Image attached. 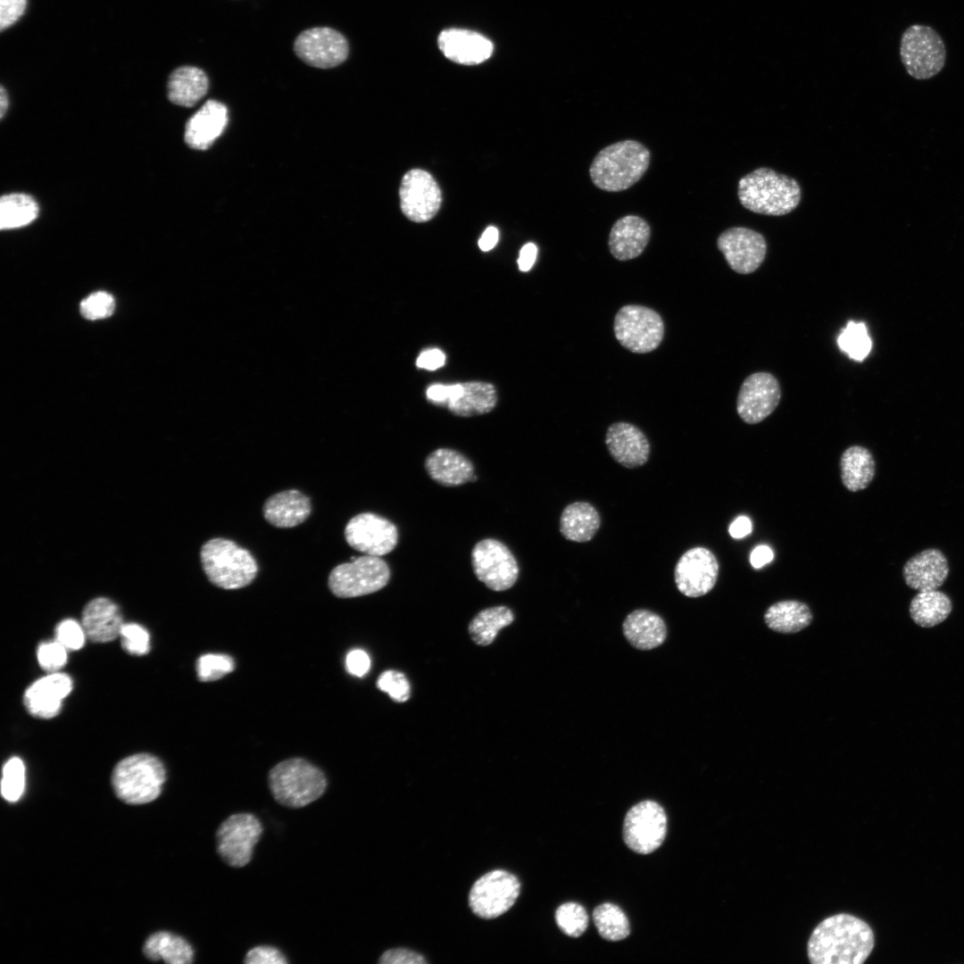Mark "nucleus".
<instances>
[{
	"instance_id": "nucleus-8",
	"label": "nucleus",
	"mask_w": 964,
	"mask_h": 964,
	"mask_svg": "<svg viewBox=\"0 0 964 964\" xmlns=\"http://www.w3.org/2000/svg\"><path fill=\"white\" fill-rule=\"evenodd\" d=\"M390 569L379 556L363 555L336 566L328 576V587L339 598H353L385 587Z\"/></svg>"
},
{
	"instance_id": "nucleus-5",
	"label": "nucleus",
	"mask_w": 964,
	"mask_h": 964,
	"mask_svg": "<svg viewBox=\"0 0 964 964\" xmlns=\"http://www.w3.org/2000/svg\"><path fill=\"white\" fill-rule=\"evenodd\" d=\"M203 569L214 586L223 589H238L251 584L258 572L253 556L234 541L212 538L201 548Z\"/></svg>"
},
{
	"instance_id": "nucleus-52",
	"label": "nucleus",
	"mask_w": 964,
	"mask_h": 964,
	"mask_svg": "<svg viewBox=\"0 0 964 964\" xmlns=\"http://www.w3.org/2000/svg\"><path fill=\"white\" fill-rule=\"evenodd\" d=\"M345 668L348 673L354 677L365 676L370 668V659L368 653L362 649L350 651L345 658Z\"/></svg>"
},
{
	"instance_id": "nucleus-48",
	"label": "nucleus",
	"mask_w": 964,
	"mask_h": 964,
	"mask_svg": "<svg viewBox=\"0 0 964 964\" xmlns=\"http://www.w3.org/2000/svg\"><path fill=\"white\" fill-rule=\"evenodd\" d=\"M55 636L60 644L72 651L82 648L87 637L82 624L71 619H64L57 625Z\"/></svg>"
},
{
	"instance_id": "nucleus-24",
	"label": "nucleus",
	"mask_w": 964,
	"mask_h": 964,
	"mask_svg": "<svg viewBox=\"0 0 964 964\" xmlns=\"http://www.w3.org/2000/svg\"><path fill=\"white\" fill-rule=\"evenodd\" d=\"M228 109L217 100L206 101L187 120L185 128L187 145L196 150L208 149L222 134L228 124Z\"/></svg>"
},
{
	"instance_id": "nucleus-37",
	"label": "nucleus",
	"mask_w": 964,
	"mask_h": 964,
	"mask_svg": "<svg viewBox=\"0 0 964 964\" xmlns=\"http://www.w3.org/2000/svg\"><path fill=\"white\" fill-rule=\"evenodd\" d=\"M514 620L512 611L503 605L486 608L479 611L470 622L469 634L478 645L492 644L498 632Z\"/></svg>"
},
{
	"instance_id": "nucleus-43",
	"label": "nucleus",
	"mask_w": 964,
	"mask_h": 964,
	"mask_svg": "<svg viewBox=\"0 0 964 964\" xmlns=\"http://www.w3.org/2000/svg\"><path fill=\"white\" fill-rule=\"evenodd\" d=\"M234 669L235 661L232 657L222 653L204 654L196 661V674L203 682L220 679Z\"/></svg>"
},
{
	"instance_id": "nucleus-12",
	"label": "nucleus",
	"mask_w": 964,
	"mask_h": 964,
	"mask_svg": "<svg viewBox=\"0 0 964 964\" xmlns=\"http://www.w3.org/2000/svg\"><path fill=\"white\" fill-rule=\"evenodd\" d=\"M520 892V883L513 874L496 869L479 877L472 885L469 903L482 918H494L514 904Z\"/></svg>"
},
{
	"instance_id": "nucleus-16",
	"label": "nucleus",
	"mask_w": 964,
	"mask_h": 964,
	"mask_svg": "<svg viewBox=\"0 0 964 964\" xmlns=\"http://www.w3.org/2000/svg\"><path fill=\"white\" fill-rule=\"evenodd\" d=\"M714 553L702 546L687 550L677 561L674 578L677 588L687 597H700L711 591L719 577Z\"/></svg>"
},
{
	"instance_id": "nucleus-15",
	"label": "nucleus",
	"mask_w": 964,
	"mask_h": 964,
	"mask_svg": "<svg viewBox=\"0 0 964 964\" xmlns=\"http://www.w3.org/2000/svg\"><path fill=\"white\" fill-rule=\"evenodd\" d=\"M345 538L352 548L361 553L383 556L396 546L398 531L389 519L372 512H362L348 521Z\"/></svg>"
},
{
	"instance_id": "nucleus-29",
	"label": "nucleus",
	"mask_w": 964,
	"mask_h": 964,
	"mask_svg": "<svg viewBox=\"0 0 964 964\" xmlns=\"http://www.w3.org/2000/svg\"><path fill=\"white\" fill-rule=\"evenodd\" d=\"M311 511L310 498L295 489L277 493L269 497L263 505L265 519L272 526L281 528H293L303 523Z\"/></svg>"
},
{
	"instance_id": "nucleus-34",
	"label": "nucleus",
	"mask_w": 964,
	"mask_h": 964,
	"mask_svg": "<svg viewBox=\"0 0 964 964\" xmlns=\"http://www.w3.org/2000/svg\"><path fill=\"white\" fill-rule=\"evenodd\" d=\"M812 618L809 606L796 600L777 602L764 614L767 627L781 634L800 632L811 623Z\"/></svg>"
},
{
	"instance_id": "nucleus-33",
	"label": "nucleus",
	"mask_w": 964,
	"mask_h": 964,
	"mask_svg": "<svg viewBox=\"0 0 964 964\" xmlns=\"http://www.w3.org/2000/svg\"><path fill=\"white\" fill-rule=\"evenodd\" d=\"M876 474V461L871 452L861 445L846 448L840 458V476L850 492L866 489Z\"/></svg>"
},
{
	"instance_id": "nucleus-28",
	"label": "nucleus",
	"mask_w": 964,
	"mask_h": 964,
	"mask_svg": "<svg viewBox=\"0 0 964 964\" xmlns=\"http://www.w3.org/2000/svg\"><path fill=\"white\" fill-rule=\"evenodd\" d=\"M82 626L87 637L96 643H108L120 636L123 626L119 607L111 600H91L82 611Z\"/></svg>"
},
{
	"instance_id": "nucleus-51",
	"label": "nucleus",
	"mask_w": 964,
	"mask_h": 964,
	"mask_svg": "<svg viewBox=\"0 0 964 964\" xmlns=\"http://www.w3.org/2000/svg\"><path fill=\"white\" fill-rule=\"evenodd\" d=\"M381 964H424L427 960L415 952L398 948L385 952L378 960Z\"/></svg>"
},
{
	"instance_id": "nucleus-45",
	"label": "nucleus",
	"mask_w": 964,
	"mask_h": 964,
	"mask_svg": "<svg viewBox=\"0 0 964 964\" xmlns=\"http://www.w3.org/2000/svg\"><path fill=\"white\" fill-rule=\"evenodd\" d=\"M120 636L123 649L132 655L141 656L150 651L149 633L138 624H123Z\"/></svg>"
},
{
	"instance_id": "nucleus-18",
	"label": "nucleus",
	"mask_w": 964,
	"mask_h": 964,
	"mask_svg": "<svg viewBox=\"0 0 964 964\" xmlns=\"http://www.w3.org/2000/svg\"><path fill=\"white\" fill-rule=\"evenodd\" d=\"M717 245L730 268L740 274L755 271L764 261L767 252L763 236L743 227L723 231L718 237Z\"/></svg>"
},
{
	"instance_id": "nucleus-2",
	"label": "nucleus",
	"mask_w": 964,
	"mask_h": 964,
	"mask_svg": "<svg viewBox=\"0 0 964 964\" xmlns=\"http://www.w3.org/2000/svg\"><path fill=\"white\" fill-rule=\"evenodd\" d=\"M648 148L636 140L611 144L594 158L589 174L594 186L607 192L631 187L645 173L650 164Z\"/></svg>"
},
{
	"instance_id": "nucleus-27",
	"label": "nucleus",
	"mask_w": 964,
	"mask_h": 964,
	"mask_svg": "<svg viewBox=\"0 0 964 964\" xmlns=\"http://www.w3.org/2000/svg\"><path fill=\"white\" fill-rule=\"evenodd\" d=\"M425 469L434 481L445 486H458L477 478L472 462L449 448H438L429 453Z\"/></svg>"
},
{
	"instance_id": "nucleus-57",
	"label": "nucleus",
	"mask_w": 964,
	"mask_h": 964,
	"mask_svg": "<svg viewBox=\"0 0 964 964\" xmlns=\"http://www.w3.org/2000/svg\"><path fill=\"white\" fill-rule=\"evenodd\" d=\"M426 395L429 402L445 406L448 400V385H432L427 389Z\"/></svg>"
},
{
	"instance_id": "nucleus-13",
	"label": "nucleus",
	"mask_w": 964,
	"mask_h": 964,
	"mask_svg": "<svg viewBox=\"0 0 964 964\" xmlns=\"http://www.w3.org/2000/svg\"><path fill=\"white\" fill-rule=\"evenodd\" d=\"M471 564L478 579L493 591L511 588L519 577V565L511 550L502 542L486 538L471 551Z\"/></svg>"
},
{
	"instance_id": "nucleus-49",
	"label": "nucleus",
	"mask_w": 964,
	"mask_h": 964,
	"mask_svg": "<svg viewBox=\"0 0 964 964\" xmlns=\"http://www.w3.org/2000/svg\"><path fill=\"white\" fill-rule=\"evenodd\" d=\"M244 962L246 964H287L288 960L279 949L271 945H258L246 952Z\"/></svg>"
},
{
	"instance_id": "nucleus-36",
	"label": "nucleus",
	"mask_w": 964,
	"mask_h": 964,
	"mask_svg": "<svg viewBox=\"0 0 964 964\" xmlns=\"http://www.w3.org/2000/svg\"><path fill=\"white\" fill-rule=\"evenodd\" d=\"M143 952L149 960H162L169 964H189L194 960V950L189 943L170 932H157L150 935Z\"/></svg>"
},
{
	"instance_id": "nucleus-17",
	"label": "nucleus",
	"mask_w": 964,
	"mask_h": 964,
	"mask_svg": "<svg viewBox=\"0 0 964 964\" xmlns=\"http://www.w3.org/2000/svg\"><path fill=\"white\" fill-rule=\"evenodd\" d=\"M401 209L415 222L431 220L442 203L441 190L430 173L420 169L407 171L399 189Z\"/></svg>"
},
{
	"instance_id": "nucleus-23",
	"label": "nucleus",
	"mask_w": 964,
	"mask_h": 964,
	"mask_svg": "<svg viewBox=\"0 0 964 964\" xmlns=\"http://www.w3.org/2000/svg\"><path fill=\"white\" fill-rule=\"evenodd\" d=\"M949 572L945 555L936 548L919 552L909 559L902 568L905 584L918 592L939 588L946 580Z\"/></svg>"
},
{
	"instance_id": "nucleus-41",
	"label": "nucleus",
	"mask_w": 964,
	"mask_h": 964,
	"mask_svg": "<svg viewBox=\"0 0 964 964\" xmlns=\"http://www.w3.org/2000/svg\"><path fill=\"white\" fill-rule=\"evenodd\" d=\"M559 928L568 936L578 937L588 927V916L585 908L577 902H565L555 911Z\"/></svg>"
},
{
	"instance_id": "nucleus-1",
	"label": "nucleus",
	"mask_w": 964,
	"mask_h": 964,
	"mask_svg": "<svg viewBox=\"0 0 964 964\" xmlns=\"http://www.w3.org/2000/svg\"><path fill=\"white\" fill-rule=\"evenodd\" d=\"M874 934L863 920L837 914L821 921L808 942L813 964H860L874 948Z\"/></svg>"
},
{
	"instance_id": "nucleus-35",
	"label": "nucleus",
	"mask_w": 964,
	"mask_h": 964,
	"mask_svg": "<svg viewBox=\"0 0 964 964\" xmlns=\"http://www.w3.org/2000/svg\"><path fill=\"white\" fill-rule=\"evenodd\" d=\"M952 610L950 597L942 591L918 592L910 601V615L922 627H932L945 620Z\"/></svg>"
},
{
	"instance_id": "nucleus-54",
	"label": "nucleus",
	"mask_w": 964,
	"mask_h": 964,
	"mask_svg": "<svg viewBox=\"0 0 964 964\" xmlns=\"http://www.w3.org/2000/svg\"><path fill=\"white\" fill-rule=\"evenodd\" d=\"M537 247L534 243H528L522 246L518 258L519 269L521 271H528L536 259Z\"/></svg>"
},
{
	"instance_id": "nucleus-10",
	"label": "nucleus",
	"mask_w": 964,
	"mask_h": 964,
	"mask_svg": "<svg viewBox=\"0 0 964 964\" xmlns=\"http://www.w3.org/2000/svg\"><path fill=\"white\" fill-rule=\"evenodd\" d=\"M262 832L260 819L253 813L232 814L220 823L216 831L217 852L229 867H245L251 861L253 848Z\"/></svg>"
},
{
	"instance_id": "nucleus-11",
	"label": "nucleus",
	"mask_w": 964,
	"mask_h": 964,
	"mask_svg": "<svg viewBox=\"0 0 964 964\" xmlns=\"http://www.w3.org/2000/svg\"><path fill=\"white\" fill-rule=\"evenodd\" d=\"M627 846L639 854H649L663 843L667 834V815L656 802L645 800L631 807L623 822Z\"/></svg>"
},
{
	"instance_id": "nucleus-3",
	"label": "nucleus",
	"mask_w": 964,
	"mask_h": 964,
	"mask_svg": "<svg viewBox=\"0 0 964 964\" xmlns=\"http://www.w3.org/2000/svg\"><path fill=\"white\" fill-rule=\"evenodd\" d=\"M737 195L747 210L780 216L794 210L801 200L798 182L769 168H759L740 179Z\"/></svg>"
},
{
	"instance_id": "nucleus-9",
	"label": "nucleus",
	"mask_w": 964,
	"mask_h": 964,
	"mask_svg": "<svg viewBox=\"0 0 964 964\" xmlns=\"http://www.w3.org/2000/svg\"><path fill=\"white\" fill-rule=\"evenodd\" d=\"M614 334L619 343L636 353L655 350L664 337V323L654 310L643 305L621 307L614 318Z\"/></svg>"
},
{
	"instance_id": "nucleus-38",
	"label": "nucleus",
	"mask_w": 964,
	"mask_h": 964,
	"mask_svg": "<svg viewBox=\"0 0 964 964\" xmlns=\"http://www.w3.org/2000/svg\"><path fill=\"white\" fill-rule=\"evenodd\" d=\"M39 212L37 201L29 195L12 193L0 199V229L25 227L35 220Z\"/></svg>"
},
{
	"instance_id": "nucleus-4",
	"label": "nucleus",
	"mask_w": 964,
	"mask_h": 964,
	"mask_svg": "<svg viewBox=\"0 0 964 964\" xmlns=\"http://www.w3.org/2000/svg\"><path fill=\"white\" fill-rule=\"evenodd\" d=\"M268 784L279 804L298 809L318 800L326 791L327 778L318 767L302 758H291L275 765Z\"/></svg>"
},
{
	"instance_id": "nucleus-59",
	"label": "nucleus",
	"mask_w": 964,
	"mask_h": 964,
	"mask_svg": "<svg viewBox=\"0 0 964 964\" xmlns=\"http://www.w3.org/2000/svg\"><path fill=\"white\" fill-rule=\"evenodd\" d=\"M9 106L8 94L4 86L0 88V118L3 119Z\"/></svg>"
},
{
	"instance_id": "nucleus-7",
	"label": "nucleus",
	"mask_w": 964,
	"mask_h": 964,
	"mask_svg": "<svg viewBox=\"0 0 964 964\" xmlns=\"http://www.w3.org/2000/svg\"><path fill=\"white\" fill-rule=\"evenodd\" d=\"M900 58L910 77L916 79H929L944 67L945 44L933 28L913 24L902 34Z\"/></svg>"
},
{
	"instance_id": "nucleus-30",
	"label": "nucleus",
	"mask_w": 964,
	"mask_h": 964,
	"mask_svg": "<svg viewBox=\"0 0 964 964\" xmlns=\"http://www.w3.org/2000/svg\"><path fill=\"white\" fill-rule=\"evenodd\" d=\"M623 634L628 643L638 650H652L663 644L667 627L657 613L644 609L630 612L624 619Z\"/></svg>"
},
{
	"instance_id": "nucleus-44",
	"label": "nucleus",
	"mask_w": 964,
	"mask_h": 964,
	"mask_svg": "<svg viewBox=\"0 0 964 964\" xmlns=\"http://www.w3.org/2000/svg\"><path fill=\"white\" fill-rule=\"evenodd\" d=\"M377 687L396 702H404L411 696V686L406 676L398 670L388 669L380 674Z\"/></svg>"
},
{
	"instance_id": "nucleus-42",
	"label": "nucleus",
	"mask_w": 964,
	"mask_h": 964,
	"mask_svg": "<svg viewBox=\"0 0 964 964\" xmlns=\"http://www.w3.org/2000/svg\"><path fill=\"white\" fill-rule=\"evenodd\" d=\"M25 787V766L18 757L9 759L3 768L2 796L8 802H17Z\"/></svg>"
},
{
	"instance_id": "nucleus-47",
	"label": "nucleus",
	"mask_w": 964,
	"mask_h": 964,
	"mask_svg": "<svg viewBox=\"0 0 964 964\" xmlns=\"http://www.w3.org/2000/svg\"><path fill=\"white\" fill-rule=\"evenodd\" d=\"M40 667L48 672H56L67 661V649L56 639L41 643L37 652Z\"/></svg>"
},
{
	"instance_id": "nucleus-40",
	"label": "nucleus",
	"mask_w": 964,
	"mask_h": 964,
	"mask_svg": "<svg viewBox=\"0 0 964 964\" xmlns=\"http://www.w3.org/2000/svg\"><path fill=\"white\" fill-rule=\"evenodd\" d=\"M837 345L850 359L862 362L872 349V340L868 336L866 324L853 320L848 321L837 337Z\"/></svg>"
},
{
	"instance_id": "nucleus-56",
	"label": "nucleus",
	"mask_w": 964,
	"mask_h": 964,
	"mask_svg": "<svg viewBox=\"0 0 964 964\" xmlns=\"http://www.w3.org/2000/svg\"><path fill=\"white\" fill-rule=\"evenodd\" d=\"M752 521L746 516L737 517L729 526L728 532L733 538L740 539L751 534Z\"/></svg>"
},
{
	"instance_id": "nucleus-26",
	"label": "nucleus",
	"mask_w": 964,
	"mask_h": 964,
	"mask_svg": "<svg viewBox=\"0 0 964 964\" xmlns=\"http://www.w3.org/2000/svg\"><path fill=\"white\" fill-rule=\"evenodd\" d=\"M497 403L494 386L487 382L470 381L448 385L445 406L454 415L471 417L492 411Z\"/></svg>"
},
{
	"instance_id": "nucleus-46",
	"label": "nucleus",
	"mask_w": 964,
	"mask_h": 964,
	"mask_svg": "<svg viewBox=\"0 0 964 964\" xmlns=\"http://www.w3.org/2000/svg\"><path fill=\"white\" fill-rule=\"evenodd\" d=\"M114 307L112 295L100 291L91 294L81 302L80 312L87 320H101L111 316Z\"/></svg>"
},
{
	"instance_id": "nucleus-53",
	"label": "nucleus",
	"mask_w": 964,
	"mask_h": 964,
	"mask_svg": "<svg viewBox=\"0 0 964 964\" xmlns=\"http://www.w3.org/2000/svg\"><path fill=\"white\" fill-rule=\"evenodd\" d=\"M445 362V353L436 348L423 351L418 357L416 364L419 368L429 370L442 367Z\"/></svg>"
},
{
	"instance_id": "nucleus-6",
	"label": "nucleus",
	"mask_w": 964,
	"mask_h": 964,
	"mask_svg": "<svg viewBox=\"0 0 964 964\" xmlns=\"http://www.w3.org/2000/svg\"><path fill=\"white\" fill-rule=\"evenodd\" d=\"M166 779L162 762L149 753L133 754L114 768L112 785L120 800L129 804H144L155 800Z\"/></svg>"
},
{
	"instance_id": "nucleus-19",
	"label": "nucleus",
	"mask_w": 964,
	"mask_h": 964,
	"mask_svg": "<svg viewBox=\"0 0 964 964\" xmlns=\"http://www.w3.org/2000/svg\"><path fill=\"white\" fill-rule=\"evenodd\" d=\"M780 397L778 381L772 374L753 373L741 386L736 403L737 413L747 424L759 423L773 412Z\"/></svg>"
},
{
	"instance_id": "nucleus-58",
	"label": "nucleus",
	"mask_w": 964,
	"mask_h": 964,
	"mask_svg": "<svg viewBox=\"0 0 964 964\" xmlns=\"http://www.w3.org/2000/svg\"><path fill=\"white\" fill-rule=\"evenodd\" d=\"M499 239V232L495 227L490 226L485 229L478 240L479 248L484 251H489L494 247Z\"/></svg>"
},
{
	"instance_id": "nucleus-21",
	"label": "nucleus",
	"mask_w": 964,
	"mask_h": 964,
	"mask_svg": "<svg viewBox=\"0 0 964 964\" xmlns=\"http://www.w3.org/2000/svg\"><path fill=\"white\" fill-rule=\"evenodd\" d=\"M71 689V677L62 672H51L27 688L23 702L32 716L51 719L59 713L62 700Z\"/></svg>"
},
{
	"instance_id": "nucleus-20",
	"label": "nucleus",
	"mask_w": 964,
	"mask_h": 964,
	"mask_svg": "<svg viewBox=\"0 0 964 964\" xmlns=\"http://www.w3.org/2000/svg\"><path fill=\"white\" fill-rule=\"evenodd\" d=\"M605 445L612 459L627 469L644 465L650 457L651 445L644 433L632 423L619 421L609 426Z\"/></svg>"
},
{
	"instance_id": "nucleus-50",
	"label": "nucleus",
	"mask_w": 964,
	"mask_h": 964,
	"mask_svg": "<svg viewBox=\"0 0 964 964\" xmlns=\"http://www.w3.org/2000/svg\"><path fill=\"white\" fill-rule=\"evenodd\" d=\"M27 0H0L1 31L13 25L24 13Z\"/></svg>"
},
{
	"instance_id": "nucleus-39",
	"label": "nucleus",
	"mask_w": 964,
	"mask_h": 964,
	"mask_svg": "<svg viewBox=\"0 0 964 964\" xmlns=\"http://www.w3.org/2000/svg\"><path fill=\"white\" fill-rule=\"evenodd\" d=\"M593 920L599 935L605 940L618 942L630 934L628 918L617 905L604 902L593 911Z\"/></svg>"
},
{
	"instance_id": "nucleus-25",
	"label": "nucleus",
	"mask_w": 964,
	"mask_h": 964,
	"mask_svg": "<svg viewBox=\"0 0 964 964\" xmlns=\"http://www.w3.org/2000/svg\"><path fill=\"white\" fill-rule=\"evenodd\" d=\"M651 228L647 221L637 215H626L611 227L608 245L611 255L619 261L638 257L647 246Z\"/></svg>"
},
{
	"instance_id": "nucleus-32",
	"label": "nucleus",
	"mask_w": 964,
	"mask_h": 964,
	"mask_svg": "<svg viewBox=\"0 0 964 964\" xmlns=\"http://www.w3.org/2000/svg\"><path fill=\"white\" fill-rule=\"evenodd\" d=\"M601 526V517L594 505L587 502L568 504L560 517V532L567 540L586 543L590 541Z\"/></svg>"
},
{
	"instance_id": "nucleus-55",
	"label": "nucleus",
	"mask_w": 964,
	"mask_h": 964,
	"mask_svg": "<svg viewBox=\"0 0 964 964\" xmlns=\"http://www.w3.org/2000/svg\"><path fill=\"white\" fill-rule=\"evenodd\" d=\"M774 558L772 550L768 545L756 546L750 555L751 565L754 569H760L767 563L770 562Z\"/></svg>"
},
{
	"instance_id": "nucleus-14",
	"label": "nucleus",
	"mask_w": 964,
	"mask_h": 964,
	"mask_svg": "<svg viewBox=\"0 0 964 964\" xmlns=\"http://www.w3.org/2000/svg\"><path fill=\"white\" fill-rule=\"evenodd\" d=\"M294 53L305 64L331 69L342 64L348 57L346 37L330 27H313L303 30L294 41Z\"/></svg>"
},
{
	"instance_id": "nucleus-22",
	"label": "nucleus",
	"mask_w": 964,
	"mask_h": 964,
	"mask_svg": "<svg viewBox=\"0 0 964 964\" xmlns=\"http://www.w3.org/2000/svg\"><path fill=\"white\" fill-rule=\"evenodd\" d=\"M444 55L457 63L478 64L487 60L494 50L493 43L483 35L464 29H447L437 38Z\"/></svg>"
},
{
	"instance_id": "nucleus-31",
	"label": "nucleus",
	"mask_w": 964,
	"mask_h": 964,
	"mask_svg": "<svg viewBox=\"0 0 964 964\" xmlns=\"http://www.w3.org/2000/svg\"><path fill=\"white\" fill-rule=\"evenodd\" d=\"M208 87L209 79L202 69L184 65L170 74L167 96L174 104L192 107L206 95Z\"/></svg>"
}]
</instances>
